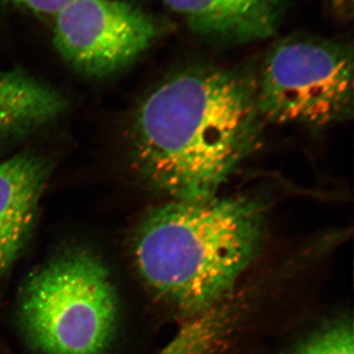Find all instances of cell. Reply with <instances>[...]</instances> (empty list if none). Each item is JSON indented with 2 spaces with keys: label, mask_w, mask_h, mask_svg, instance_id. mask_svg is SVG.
Masks as SVG:
<instances>
[{
  "label": "cell",
  "mask_w": 354,
  "mask_h": 354,
  "mask_svg": "<svg viewBox=\"0 0 354 354\" xmlns=\"http://www.w3.org/2000/svg\"><path fill=\"white\" fill-rule=\"evenodd\" d=\"M262 116L253 79L216 67L167 77L140 104L131 127L135 171L176 201H203L257 148Z\"/></svg>",
  "instance_id": "cell-1"
},
{
  "label": "cell",
  "mask_w": 354,
  "mask_h": 354,
  "mask_svg": "<svg viewBox=\"0 0 354 354\" xmlns=\"http://www.w3.org/2000/svg\"><path fill=\"white\" fill-rule=\"evenodd\" d=\"M266 215L264 203L250 196L171 200L135 232L140 274L167 304L201 314L221 304L259 252Z\"/></svg>",
  "instance_id": "cell-2"
},
{
  "label": "cell",
  "mask_w": 354,
  "mask_h": 354,
  "mask_svg": "<svg viewBox=\"0 0 354 354\" xmlns=\"http://www.w3.org/2000/svg\"><path fill=\"white\" fill-rule=\"evenodd\" d=\"M118 315L108 269L85 249H70L41 267L20 298L21 325L44 354H104Z\"/></svg>",
  "instance_id": "cell-3"
},
{
  "label": "cell",
  "mask_w": 354,
  "mask_h": 354,
  "mask_svg": "<svg viewBox=\"0 0 354 354\" xmlns=\"http://www.w3.org/2000/svg\"><path fill=\"white\" fill-rule=\"evenodd\" d=\"M253 82L261 116L270 122L323 128L353 118V51L342 44L283 41Z\"/></svg>",
  "instance_id": "cell-4"
},
{
  "label": "cell",
  "mask_w": 354,
  "mask_h": 354,
  "mask_svg": "<svg viewBox=\"0 0 354 354\" xmlns=\"http://www.w3.org/2000/svg\"><path fill=\"white\" fill-rule=\"evenodd\" d=\"M157 36L152 18L123 0H72L55 16V48L69 64L91 75L124 68Z\"/></svg>",
  "instance_id": "cell-5"
},
{
  "label": "cell",
  "mask_w": 354,
  "mask_h": 354,
  "mask_svg": "<svg viewBox=\"0 0 354 354\" xmlns=\"http://www.w3.org/2000/svg\"><path fill=\"white\" fill-rule=\"evenodd\" d=\"M202 38L245 44L276 32L283 0H162Z\"/></svg>",
  "instance_id": "cell-6"
},
{
  "label": "cell",
  "mask_w": 354,
  "mask_h": 354,
  "mask_svg": "<svg viewBox=\"0 0 354 354\" xmlns=\"http://www.w3.org/2000/svg\"><path fill=\"white\" fill-rule=\"evenodd\" d=\"M46 177V165L31 155L0 162V278L29 239Z\"/></svg>",
  "instance_id": "cell-7"
},
{
  "label": "cell",
  "mask_w": 354,
  "mask_h": 354,
  "mask_svg": "<svg viewBox=\"0 0 354 354\" xmlns=\"http://www.w3.org/2000/svg\"><path fill=\"white\" fill-rule=\"evenodd\" d=\"M62 95L23 72L0 71V135L22 134L57 118Z\"/></svg>",
  "instance_id": "cell-8"
},
{
  "label": "cell",
  "mask_w": 354,
  "mask_h": 354,
  "mask_svg": "<svg viewBox=\"0 0 354 354\" xmlns=\"http://www.w3.org/2000/svg\"><path fill=\"white\" fill-rule=\"evenodd\" d=\"M220 337L211 321L198 317L183 325L158 354H213L220 344Z\"/></svg>",
  "instance_id": "cell-9"
},
{
  "label": "cell",
  "mask_w": 354,
  "mask_h": 354,
  "mask_svg": "<svg viewBox=\"0 0 354 354\" xmlns=\"http://www.w3.org/2000/svg\"><path fill=\"white\" fill-rule=\"evenodd\" d=\"M353 341L351 324H335L314 335L293 354H353Z\"/></svg>",
  "instance_id": "cell-10"
},
{
  "label": "cell",
  "mask_w": 354,
  "mask_h": 354,
  "mask_svg": "<svg viewBox=\"0 0 354 354\" xmlns=\"http://www.w3.org/2000/svg\"><path fill=\"white\" fill-rule=\"evenodd\" d=\"M11 1L35 13L55 16L65 6H68L72 0H11Z\"/></svg>",
  "instance_id": "cell-11"
}]
</instances>
